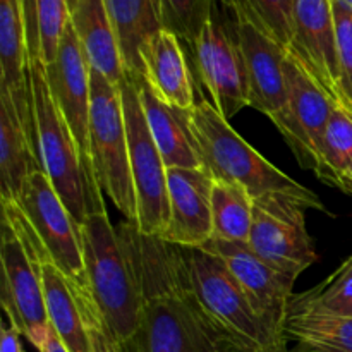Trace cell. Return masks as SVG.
Returning a JSON list of instances; mask_svg holds the SVG:
<instances>
[{
	"label": "cell",
	"instance_id": "1",
	"mask_svg": "<svg viewBox=\"0 0 352 352\" xmlns=\"http://www.w3.org/2000/svg\"><path fill=\"white\" fill-rule=\"evenodd\" d=\"M141 289L136 332L122 352H222V339L203 313L179 246L119 226Z\"/></svg>",
	"mask_w": 352,
	"mask_h": 352
},
{
	"label": "cell",
	"instance_id": "2",
	"mask_svg": "<svg viewBox=\"0 0 352 352\" xmlns=\"http://www.w3.org/2000/svg\"><path fill=\"white\" fill-rule=\"evenodd\" d=\"M30 78L41 168L69 213L82 226L91 217L107 213L103 191L96 181L95 168L82 155L52 96L43 60H30Z\"/></svg>",
	"mask_w": 352,
	"mask_h": 352
},
{
	"label": "cell",
	"instance_id": "3",
	"mask_svg": "<svg viewBox=\"0 0 352 352\" xmlns=\"http://www.w3.org/2000/svg\"><path fill=\"white\" fill-rule=\"evenodd\" d=\"M192 140L203 168L213 181L239 184L253 198L267 192H282L301 201L308 210L327 212L322 199L275 167L234 131L210 102L196 103L189 119Z\"/></svg>",
	"mask_w": 352,
	"mask_h": 352
},
{
	"label": "cell",
	"instance_id": "4",
	"mask_svg": "<svg viewBox=\"0 0 352 352\" xmlns=\"http://www.w3.org/2000/svg\"><path fill=\"white\" fill-rule=\"evenodd\" d=\"M182 254L192 292L223 346L246 352H289L285 332L254 308L220 258L205 250H182Z\"/></svg>",
	"mask_w": 352,
	"mask_h": 352
},
{
	"label": "cell",
	"instance_id": "5",
	"mask_svg": "<svg viewBox=\"0 0 352 352\" xmlns=\"http://www.w3.org/2000/svg\"><path fill=\"white\" fill-rule=\"evenodd\" d=\"M2 308L10 327L38 351L43 346L50 320L45 302L41 263L48 254L28 222L19 203L2 201Z\"/></svg>",
	"mask_w": 352,
	"mask_h": 352
},
{
	"label": "cell",
	"instance_id": "6",
	"mask_svg": "<svg viewBox=\"0 0 352 352\" xmlns=\"http://www.w3.org/2000/svg\"><path fill=\"white\" fill-rule=\"evenodd\" d=\"M81 234L91 296L113 339L122 346L136 332L141 313V289L131 253L109 212L86 220Z\"/></svg>",
	"mask_w": 352,
	"mask_h": 352
},
{
	"label": "cell",
	"instance_id": "7",
	"mask_svg": "<svg viewBox=\"0 0 352 352\" xmlns=\"http://www.w3.org/2000/svg\"><path fill=\"white\" fill-rule=\"evenodd\" d=\"M89 143L96 181L126 222L136 223V195L119 86L91 69Z\"/></svg>",
	"mask_w": 352,
	"mask_h": 352
},
{
	"label": "cell",
	"instance_id": "8",
	"mask_svg": "<svg viewBox=\"0 0 352 352\" xmlns=\"http://www.w3.org/2000/svg\"><path fill=\"white\" fill-rule=\"evenodd\" d=\"M17 203L43 244L48 258L74 285L82 311L95 306L86 275L81 226L65 208L43 170L33 172L28 177Z\"/></svg>",
	"mask_w": 352,
	"mask_h": 352
},
{
	"label": "cell",
	"instance_id": "9",
	"mask_svg": "<svg viewBox=\"0 0 352 352\" xmlns=\"http://www.w3.org/2000/svg\"><path fill=\"white\" fill-rule=\"evenodd\" d=\"M129 141V164L136 195V229L141 236L162 237L168 223L167 165L155 143L141 105L136 81L126 74L119 85Z\"/></svg>",
	"mask_w": 352,
	"mask_h": 352
},
{
	"label": "cell",
	"instance_id": "10",
	"mask_svg": "<svg viewBox=\"0 0 352 352\" xmlns=\"http://www.w3.org/2000/svg\"><path fill=\"white\" fill-rule=\"evenodd\" d=\"M306 210L301 201L282 192L253 199L248 244L261 260L294 282L318 260L306 227Z\"/></svg>",
	"mask_w": 352,
	"mask_h": 352
},
{
	"label": "cell",
	"instance_id": "11",
	"mask_svg": "<svg viewBox=\"0 0 352 352\" xmlns=\"http://www.w3.org/2000/svg\"><path fill=\"white\" fill-rule=\"evenodd\" d=\"M196 76L223 119H232L248 107V78L243 52L232 23L220 14L219 3L192 43Z\"/></svg>",
	"mask_w": 352,
	"mask_h": 352
},
{
	"label": "cell",
	"instance_id": "12",
	"mask_svg": "<svg viewBox=\"0 0 352 352\" xmlns=\"http://www.w3.org/2000/svg\"><path fill=\"white\" fill-rule=\"evenodd\" d=\"M287 112L277 124L301 165L315 170L330 116L339 103L291 55L284 62Z\"/></svg>",
	"mask_w": 352,
	"mask_h": 352
},
{
	"label": "cell",
	"instance_id": "13",
	"mask_svg": "<svg viewBox=\"0 0 352 352\" xmlns=\"http://www.w3.org/2000/svg\"><path fill=\"white\" fill-rule=\"evenodd\" d=\"M45 72L58 110L64 116L72 136L78 141L82 155L93 165L89 143L91 67L71 19L62 33L57 57L54 62L45 65Z\"/></svg>",
	"mask_w": 352,
	"mask_h": 352
},
{
	"label": "cell",
	"instance_id": "14",
	"mask_svg": "<svg viewBox=\"0 0 352 352\" xmlns=\"http://www.w3.org/2000/svg\"><path fill=\"white\" fill-rule=\"evenodd\" d=\"M201 250L220 258L234 275L237 284L246 292L254 308L272 325L285 332V322L289 318L292 298H294L292 294L294 280L261 260L248 243L212 239Z\"/></svg>",
	"mask_w": 352,
	"mask_h": 352
},
{
	"label": "cell",
	"instance_id": "15",
	"mask_svg": "<svg viewBox=\"0 0 352 352\" xmlns=\"http://www.w3.org/2000/svg\"><path fill=\"white\" fill-rule=\"evenodd\" d=\"M287 54L340 105V67L332 0H296Z\"/></svg>",
	"mask_w": 352,
	"mask_h": 352
},
{
	"label": "cell",
	"instance_id": "16",
	"mask_svg": "<svg viewBox=\"0 0 352 352\" xmlns=\"http://www.w3.org/2000/svg\"><path fill=\"white\" fill-rule=\"evenodd\" d=\"M168 223L160 239L182 250H201L213 239V177L205 168L170 167Z\"/></svg>",
	"mask_w": 352,
	"mask_h": 352
},
{
	"label": "cell",
	"instance_id": "17",
	"mask_svg": "<svg viewBox=\"0 0 352 352\" xmlns=\"http://www.w3.org/2000/svg\"><path fill=\"white\" fill-rule=\"evenodd\" d=\"M230 23L246 65L248 107L270 117L277 126L287 112V50L246 21L232 17Z\"/></svg>",
	"mask_w": 352,
	"mask_h": 352
},
{
	"label": "cell",
	"instance_id": "18",
	"mask_svg": "<svg viewBox=\"0 0 352 352\" xmlns=\"http://www.w3.org/2000/svg\"><path fill=\"white\" fill-rule=\"evenodd\" d=\"M0 91L10 95L21 122L38 151L30 54L21 0H0Z\"/></svg>",
	"mask_w": 352,
	"mask_h": 352
},
{
	"label": "cell",
	"instance_id": "19",
	"mask_svg": "<svg viewBox=\"0 0 352 352\" xmlns=\"http://www.w3.org/2000/svg\"><path fill=\"white\" fill-rule=\"evenodd\" d=\"M157 98L174 109L192 110L196 95L182 41L172 31L160 30L141 50V76Z\"/></svg>",
	"mask_w": 352,
	"mask_h": 352
},
{
	"label": "cell",
	"instance_id": "20",
	"mask_svg": "<svg viewBox=\"0 0 352 352\" xmlns=\"http://www.w3.org/2000/svg\"><path fill=\"white\" fill-rule=\"evenodd\" d=\"M140 93L148 127L164 157L167 168H203L192 140L189 119L191 110L174 109L155 96L150 86L140 76H133Z\"/></svg>",
	"mask_w": 352,
	"mask_h": 352
},
{
	"label": "cell",
	"instance_id": "21",
	"mask_svg": "<svg viewBox=\"0 0 352 352\" xmlns=\"http://www.w3.org/2000/svg\"><path fill=\"white\" fill-rule=\"evenodd\" d=\"M43 170L38 151L16 105L7 91H0V196L2 201H19L28 177Z\"/></svg>",
	"mask_w": 352,
	"mask_h": 352
},
{
	"label": "cell",
	"instance_id": "22",
	"mask_svg": "<svg viewBox=\"0 0 352 352\" xmlns=\"http://www.w3.org/2000/svg\"><path fill=\"white\" fill-rule=\"evenodd\" d=\"M71 23L79 38L89 67L107 81L119 86L126 78L122 52L103 0H79L71 12Z\"/></svg>",
	"mask_w": 352,
	"mask_h": 352
},
{
	"label": "cell",
	"instance_id": "23",
	"mask_svg": "<svg viewBox=\"0 0 352 352\" xmlns=\"http://www.w3.org/2000/svg\"><path fill=\"white\" fill-rule=\"evenodd\" d=\"M41 277L48 320L58 339L69 352H91L85 313L74 285L50 258L41 263Z\"/></svg>",
	"mask_w": 352,
	"mask_h": 352
},
{
	"label": "cell",
	"instance_id": "24",
	"mask_svg": "<svg viewBox=\"0 0 352 352\" xmlns=\"http://www.w3.org/2000/svg\"><path fill=\"white\" fill-rule=\"evenodd\" d=\"M119 40L126 72L141 76V50L164 30L160 0H103Z\"/></svg>",
	"mask_w": 352,
	"mask_h": 352
},
{
	"label": "cell",
	"instance_id": "25",
	"mask_svg": "<svg viewBox=\"0 0 352 352\" xmlns=\"http://www.w3.org/2000/svg\"><path fill=\"white\" fill-rule=\"evenodd\" d=\"M284 330L299 352H352V315L346 313L292 311Z\"/></svg>",
	"mask_w": 352,
	"mask_h": 352
},
{
	"label": "cell",
	"instance_id": "26",
	"mask_svg": "<svg viewBox=\"0 0 352 352\" xmlns=\"http://www.w3.org/2000/svg\"><path fill=\"white\" fill-rule=\"evenodd\" d=\"M253 199L243 186L213 182V239L248 243L253 226Z\"/></svg>",
	"mask_w": 352,
	"mask_h": 352
},
{
	"label": "cell",
	"instance_id": "27",
	"mask_svg": "<svg viewBox=\"0 0 352 352\" xmlns=\"http://www.w3.org/2000/svg\"><path fill=\"white\" fill-rule=\"evenodd\" d=\"M352 164V112L337 105L327 124L315 172L327 184L346 191V174Z\"/></svg>",
	"mask_w": 352,
	"mask_h": 352
},
{
	"label": "cell",
	"instance_id": "28",
	"mask_svg": "<svg viewBox=\"0 0 352 352\" xmlns=\"http://www.w3.org/2000/svg\"><path fill=\"white\" fill-rule=\"evenodd\" d=\"M234 19H243L287 50L294 33L296 0H220Z\"/></svg>",
	"mask_w": 352,
	"mask_h": 352
},
{
	"label": "cell",
	"instance_id": "29",
	"mask_svg": "<svg viewBox=\"0 0 352 352\" xmlns=\"http://www.w3.org/2000/svg\"><path fill=\"white\" fill-rule=\"evenodd\" d=\"M306 309H325L352 315V254L330 277L292 298L289 313Z\"/></svg>",
	"mask_w": 352,
	"mask_h": 352
},
{
	"label": "cell",
	"instance_id": "30",
	"mask_svg": "<svg viewBox=\"0 0 352 352\" xmlns=\"http://www.w3.org/2000/svg\"><path fill=\"white\" fill-rule=\"evenodd\" d=\"M219 0H160L162 23L186 47H192Z\"/></svg>",
	"mask_w": 352,
	"mask_h": 352
},
{
	"label": "cell",
	"instance_id": "31",
	"mask_svg": "<svg viewBox=\"0 0 352 352\" xmlns=\"http://www.w3.org/2000/svg\"><path fill=\"white\" fill-rule=\"evenodd\" d=\"M36 12L38 33L41 43V60L50 64L55 60L62 33L71 19L67 0H33Z\"/></svg>",
	"mask_w": 352,
	"mask_h": 352
},
{
	"label": "cell",
	"instance_id": "32",
	"mask_svg": "<svg viewBox=\"0 0 352 352\" xmlns=\"http://www.w3.org/2000/svg\"><path fill=\"white\" fill-rule=\"evenodd\" d=\"M332 9L340 67V105L352 112V9L340 0H332Z\"/></svg>",
	"mask_w": 352,
	"mask_h": 352
},
{
	"label": "cell",
	"instance_id": "33",
	"mask_svg": "<svg viewBox=\"0 0 352 352\" xmlns=\"http://www.w3.org/2000/svg\"><path fill=\"white\" fill-rule=\"evenodd\" d=\"M85 322L86 327H88L91 352H122L119 342L113 339L112 332L107 327L105 320L100 315L98 306L85 311Z\"/></svg>",
	"mask_w": 352,
	"mask_h": 352
},
{
	"label": "cell",
	"instance_id": "34",
	"mask_svg": "<svg viewBox=\"0 0 352 352\" xmlns=\"http://www.w3.org/2000/svg\"><path fill=\"white\" fill-rule=\"evenodd\" d=\"M0 352H24L23 346H21V333L14 327H2Z\"/></svg>",
	"mask_w": 352,
	"mask_h": 352
},
{
	"label": "cell",
	"instance_id": "35",
	"mask_svg": "<svg viewBox=\"0 0 352 352\" xmlns=\"http://www.w3.org/2000/svg\"><path fill=\"white\" fill-rule=\"evenodd\" d=\"M40 352H69V351H67V347L62 344V340L58 339V336L55 333V330L50 329V332H48L47 339H45Z\"/></svg>",
	"mask_w": 352,
	"mask_h": 352
},
{
	"label": "cell",
	"instance_id": "36",
	"mask_svg": "<svg viewBox=\"0 0 352 352\" xmlns=\"http://www.w3.org/2000/svg\"><path fill=\"white\" fill-rule=\"evenodd\" d=\"M346 191L352 192V164L347 168V174H346Z\"/></svg>",
	"mask_w": 352,
	"mask_h": 352
},
{
	"label": "cell",
	"instance_id": "37",
	"mask_svg": "<svg viewBox=\"0 0 352 352\" xmlns=\"http://www.w3.org/2000/svg\"><path fill=\"white\" fill-rule=\"evenodd\" d=\"M222 352H246V351H241V349H236V347L222 346Z\"/></svg>",
	"mask_w": 352,
	"mask_h": 352
},
{
	"label": "cell",
	"instance_id": "38",
	"mask_svg": "<svg viewBox=\"0 0 352 352\" xmlns=\"http://www.w3.org/2000/svg\"><path fill=\"white\" fill-rule=\"evenodd\" d=\"M78 2H79V0H67L69 10H71V12L76 9V6H78Z\"/></svg>",
	"mask_w": 352,
	"mask_h": 352
},
{
	"label": "cell",
	"instance_id": "39",
	"mask_svg": "<svg viewBox=\"0 0 352 352\" xmlns=\"http://www.w3.org/2000/svg\"><path fill=\"white\" fill-rule=\"evenodd\" d=\"M340 2H344V3H346V6H349L351 9H352V0H340Z\"/></svg>",
	"mask_w": 352,
	"mask_h": 352
}]
</instances>
